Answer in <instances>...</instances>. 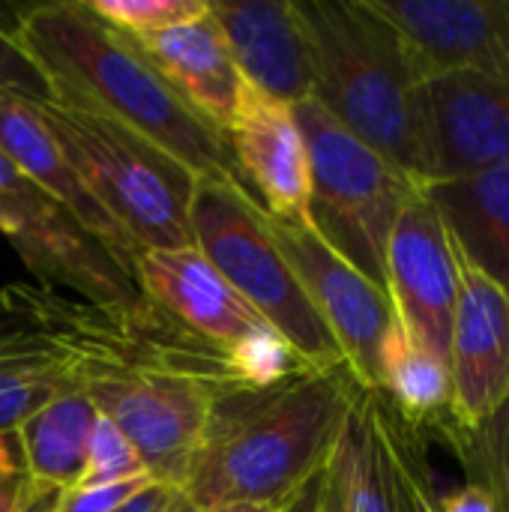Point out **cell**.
I'll use <instances>...</instances> for the list:
<instances>
[{
	"label": "cell",
	"instance_id": "6da1fadb",
	"mask_svg": "<svg viewBox=\"0 0 509 512\" xmlns=\"http://www.w3.org/2000/svg\"><path fill=\"white\" fill-rule=\"evenodd\" d=\"M0 294L57 351L69 381L135 444L147 474L180 489L216 405L246 387L228 357L150 300L99 306L18 282Z\"/></svg>",
	"mask_w": 509,
	"mask_h": 512
},
{
	"label": "cell",
	"instance_id": "7a4b0ae2",
	"mask_svg": "<svg viewBox=\"0 0 509 512\" xmlns=\"http://www.w3.org/2000/svg\"><path fill=\"white\" fill-rule=\"evenodd\" d=\"M12 36L39 66L54 99L120 123L174 156L201 183L246 189L225 132L174 90L138 39L102 21L87 0L27 6Z\"/></svg>",
	"mask_w": 509,
	"mask_h": 512
},
{
	"label": "cell",
	"instance_id": "3957f363",
	"mask_svg": "<svg viewBox=\"0 0 509 512\" xmlns=\"http://www.w3.org/2000/svg\"><path fill=\"white\" fill-rule=\"evenodd\" d=\"M363 390L348 366H327L225 396L177 492L201 512L285 504L327 468Z\"/></svg>",
	"mask_w": 509,
	"mask_h": 512
},
{
	"label": "cell",
	"instance_id": "277c9868",
	"mask_svg": "<svg viewBox=\"0 0 509 512\" xmlns=\"http://www.w3.org/2000/svg\"><path fill=\"white\" fill-rule=\"evenodd\" d=\"M294 9L309 42L312 99L420 186L417 84L423 75L408 42L369 0H294Z\"/></svg>",
	"mask_w": 509,
	"mask_h": 512
},
{
	"label": "cell",
	"instance_id": "5b68a950",
	"mask_svg": "<svg viewBox=\"0 0 509 512\" xmlns=\"http://www.w3.org/2000/svg\"><path fill=\"white\" fill-rule=\"evenodd\" d=\"M36 111L90 198L138 252L195 246L192 201L201 180L186 165L78 105L48 99Z\"/></svg>",
	"mask_w": 509,
	"mask_h": 512
},
{
	"label": "cell",
	"instance_id": "8992f818",
	"mask_svg": "<svg viewBox=\"0 0 509 512\" xmlns=\"http://www.w3.org/2000/svg\"><path fill=\"white\" fill-rule=\"evenodd\" d=\"M294 117L309 153V225L387 291V243L420 186L315 99L297 102Z\"/></svg>",
	"mask_w": 509,
	"mask_h": 512
},
{
	"label": "cell",
	"instance_id": "52a82bcc",
	"mask_svg": "<svg viewBox=\"0 0 509 512\" xmlns=\"http://www.w3.org/2000/svg\"><path fill=\"white\" fill-rule=\"evenodd\" d=\"M192 243L312 369L345 366L336 339L282 255L264 207L246 189L198 183Z\"/></svg>",
	"mask_w": 509,
	"mask_h": 512
},
{
	"label": "cell",
	"instance_id": "ba28073f",
	"mask_svg": "<svg viewBox=\"0 0 509 512\" xmlns=\"http://www.w3.org/2000/svg\"><path fill=\"white\" fill-rule=\"evenodd\" d=\"M0 234L18 252L39 288L60 294L69 291V297L99 306H129L144 300L132 273L3 156Z\"/></svg>",
	"mask_w": 509,
	"mask_h": 512
},
{
	"label": "cell",
	"instance_id": "9c48e42d",
	"mask_svg": "<svg viewBox=\"0 0 509 512\" xmlns=\"http://www.w3.org/2000/svg\"><path fill=\"white\" fill-rule=\"evenodd\" d=\"M267 222L309 303L336 339L345 366L366 390H378L381 348L396 321L387 291L348 264L312 225L273 216Z\"/></svg>",
	"mask_w": 509,
	"mask_h": 512
},
{
	"label": "cell",
	"instance_id": "30bf717a",
	"mask_svg": "<svg viewBox=\"0 0 509 512\" xmlns=\"http://www.w3.org/2000/svg\"><path fill=\"white\" fill-rule=\"evenodd\" d=\"M420 186L474 177L509 165V87L438 72L417 84Z\"/></svg>",
	"mask_w": 509,
	"mask_h": 512
},
{
	"label": "cell",
	"instance_id": "8fae6325",
	"mask_svg": "<svg viewBox=\"0 0 509 512\" xmlns=\"http://www.w3.org/2000/svg\"><path fill=\"white\" fill-rule=\"evenodd\" d=\"M384 267L396 324L414 342L447 360L465 264L441 213L423 189H417L402 207L387 243Z\"/></svg>",
	"mask_w": 509,
	"mask_h": 512
},
{
	"label": "cell",
	"instance_id": "7c38bea8",
	"mask_svg": "<svg viewBox=\"0 0 509 512\" xmlns=\"http://www.w3.org/2000/svg\"><path fill=\"white\" fill-rule=\"evenodd\" d=\"M348 512H435V483L423 435L378 390H363L345 438Z\"/></svg>",
	"mask_w": 509,
	"mask_h": 512
},
{
	"label": "cell",
	"instance_id": "4fadbf2b",
	"mask_svg": "<svg viewBox=\"0 0 509 512\" xmlns=\"http://www.w3.org/2000/svg\"><path fill=\"white\" fill-rule=\"evenodd\" d=\"M408 42L423 78L471 72L509 87V0H369Z\"/></svg>",
	"mask_w": 509,
	"mask_h": 512
},
{
	"label": "cell",
	"instance_id": "5bb4252c",
	"mask_svg": "<svg viewBox=\"0 0 509 512\" xmlns=\"http://www.w3.org/2000/svg\"><path fill=\"white\" fill-rule=\"evenodd\" d=\"M132 279L144 300L225 357L273 330L195 246L141 249Z\"/></svg>",
	"mask_w": 509,
	"mask_h": 512
},
{
	"label": "cell",
	"instance_id": "9a60e30c",
	"mask_svg": "<svg viewBox=\"0 0 509 512\" xmlns=\"http://www.w3.org/2000/svg\"><path fill=\"white\" fill-rule=\"evenodd\" d=\"M225 138L249 195L264 213L279 222L309 225V153L294 108L246 90Z\"/></svg>",
	"mask_w": 509,
	"mask_h": 512
},
{
	"label": "cell",
	"instance_id": "2e32d148",
	"mask_svg": "<svg viewBox=\"0 0 509 512\" xmlns=\"http://www.w3.org/2000/svg\"><path fill=\"white\" fill-rule=\"evenodd\" d=\"M207 3L249 90L291 108L312 99V57L294 0Z\"/></svg>",
	"mask_w": 509,
	"mask_h": 512
},
{
	"label": "cell",
	"instance_id": "e0dca14e",
	"mask_svg": "<svg viewBox=\"0 0 509 512\" xmlns=\"http://www.w3.org/2000/svg\"><path fill=\"white\" fill-rule=\"evenodd\" d=\"M456 426L486 420L509 396V297L486 276L465 267L453 315L450 351Z\"/></svg>",
	"mask_w": 509,
	"mask_h": 512
},
{
	"label": "cell",
	"instance_id": "ac0fdd59",
	"mask_svg": "<svg viewBox=\"0 0 509 512\" xmlns=\"http://www.w3.org/2000/svg\"><path fill=\"white\" fill-rule=\"evenodd\" d=\"M0 156L27 177L36 189L54 198L90 237H96L129 273L138 249L123 237V231L105 216V210L90 198L60 144L42 123L33 102L0 90Z\"/></svg>",
	"mask_w": 509,
	"mask_h": 512
},
{
	"label": "cell",
	"instance_id": "d6986e66",
	"mask_svg": "<svg viewBox=\"0 0 509 512\" xmlns=\"http://www.w3.org/2000/svg\"><path fill=\"white\" fill-rule=\"evenodd\" d=\"M174 90L216 129H228L246 99V81L210 12L138 39Z\"/></svg>",
	"mask_w": 509,
	"mask_h": 512
},
{
	"label": "cell",
	"instance_id": "ffe728a7",
	"mask_svg": "<svg viewBox=\"0 0 509 512\" xmlns=\"http://www.w3.org/2000/svg\"><path fill=\"white\" fill-rule=\"evenodd\" d=\"M420 189L441 213L462 264L509 297V165Z\"/></svg>",
	"mask_w": 509,
	"mask_h": 512
},
{
	"label": "cell",
	"instance_id": "44dd1931",
	"mask_svg": "<svg viewBox=\"0 0 509 512\" xmlns=\"http://www.w3.org/2000/svg\"><path fill=\"white\" fill-rule=\"evenodd\" d=\"M99 411L75 384L33 411L12 435L21 474L39 495H60L78 486L87 462V441Z\"/></svg>",
	"mask_w": 509,
	"mask_h": 512
},
{
	"label": "cell",
	"instance_id": "7402d4cb",
	"mask_svg": "<svg viewBox=\"0 0 509 512\" xmlns=\"http://www.w3.org/2000/svg\"><path fill=\"white\" fill-rule=\"evenodd\" d=\"M66 387L72 381L57 351L0 294V435H15L33 411Z\"/></svg>",
	"mask_w": 509,
	"mask_h": 512
},
{
	"label": "cell",
	"instance_id": "603a6c76",
	"mask_svg": "<svg viewBox=\"0 0 509 512\" xmlns=\"http://www.w3.org/2000/svg\"><path fill=\"white\" fill-rule=\"evenodd\" d=\"M378 393L420 435L438 432L453 411L450 366L435 351L414 342L396 321L381 348Z\"/></svg>",
	"mask_w": 509,
	"mask_h": 512
},
{
	"label": "cell",
	"instance_id": "cb8c5ba5",
	"mask_svg": "<svg viewBox=\"0 0 509 512\" xmlns=\"http://www.w3.org/2000/svg\"><path fill=\"white\" fill-rule=\"evenodd\" d=\"M435 435L453 450L468 483L486 489L498 512H509V396L480 423L456 426L447 420Z\"/></svg>",
	"mask_w": 509,
	"mask_h": 512
},
{
	"label": "cell",
	"instance_id": "d4e9b609",
	"mask_svg": "<svg viewBox=\"0 0 509 512\" xmlns=\"http://www.w3.org/2000/svg\"><path fill=\"white\" fill-rule=\"evenodd\" d=\"M87 6L132 39L153 36L207 12V0H87Z\"/></svg>",
	"mask_w": 509,
	"mask_h": 512
},
{
	"label": "cell",
	"instance_id": "484cf974",
	"mask_svg": "<svg viewBox=\"0 0 509 512\" xmlns=\"http://www.w3.org/2000/svg\"><path fill=\"white\" fill-rule=\"evenodd\" d=\"M138 477H150V474L135 444L108 417L99 414L87 441V462H84V474L78 486H111V483L138 480Z\"/></svg>",
	"mask_w": 509,
	"mask_h": 512
},
{
	"label": "cell",
	"instance_id": "4316f807",
	"mask_svg": "<svg viewBox=\"0 0 509 512\" xmlns=\"http://www.w3.org/2000/svg\"><path fill=\"white\" fill-rule=\"evenodd\" d=\"M0 90L15 93L33 105L54 99L45 75L39 72V66L27 57V51L18 45V39L6 27H0Z\"/></svg>",
	"mask_w": 509,
	"mask_h": 512
},
{
	"label": "cell",
	"instance_id": "83f0119b",
	"mask_svg": "<svg viewBox=\"0 0 509 512\" xmlns=\"http://www.w3.org/2000/svg\"><path fill=\"white\" fill-rule=\"evenodd\" d=\"M156 483L153 477H138V480H123L111 486H75L66 489L54 498L51 512H114L126 501H132L141 489Z\"/></svg>",
	"mask_w": 509,
	"mask_h": 512
},
{
	"label": "cell",
	"instance_id": "f1b7e54d",
	"mask_svg": "<svg viewBox=\"0 0 509 512\" xmlns=\"http://www.w3.org/2000/svg\"><path fill=\"white\" fill-rule=\"evenodd\" d=\"M342 444V441H339ZM318 512H348V486H345V462L336 447L333 459L324 468V483H321V501Z\"/></svg>",
	"mask_w": 509,
	"mask_h": 512
},
{
	"label": "cell",
	"instance_id": "f546056e",
	"mask_svg": "<svg viewBox=\"0 0 509 512\" xmlns=\"http://www.w3.org/2000/svg\"><path fill=\"white\" fill-rule=\"evenodd\" d=\"M435 512H498V504L486 489L465 483L459 489H450L447 495H438Z\"/></svg>",
	"mask_w": 509,
	"mask_h": 512
},
{
	"label": "cell",
	"instance_id": "4dcf8cb0",
	"mask_svg": "<svg viewBox=\"0 0 509 512\" xmlns=\"http://www.w3.org/2000/svg\"><path fill=\"white\" fill-rule=\"evenodd\" d=\"M174 495H177V489H171L165 483H150L147 489H141L132 501H126L114 512H165L168 504L174 501Z\"/></svg>",
	"mask_w": 509,
	"mask_h": 512
},
{
	"label": "cell",
	"instance_id": "1f68e13d",
	"mask_svg": "<svg viewBox=\"0 0 509 512\" xmlns=\"http://www.w3.org/2000/svg\"><path fill=\"white\" fill-rule=\"evenodd\" d=\"M36 495L39 492L30 489V483L24 480V474H18L15 480H9V483L0 486V512H24L33 504Z\"/></svg>",
	"mask_w": 509,
	"mask_h": 512
},
{
	"label": "cell",
	"instance_id": "d6a6232c",
	"mask_svg": "<svg viewBox=\"0 0 509 512\" xmlns=\"http://www.w3.org/2000/svg\"><path fill=\"white\" fill-rule=\"evenodd\" d=\"M321 483H324V471L318 477H312L294 498L285 501L282 512H318V501H321Z\"/></svg>",
	"mask_w": 509,
	"mask_h": 512
},
{
	"label": "cell",
	"instance_id": "836d02e7",
	"mask_svg": "<svg viewBox=\"0 0 509 512\" xmlns=\"http://www.w3.org/2000/svg\"><path fill=\"white\" fill-rule=\"evenodd\" d=\"M18 474H21V462H18V453L12 447V435L9 438L0 435V486L15 480Z\"/></svg>",
	"mask_w": 509,
	"mask_h": 512
},
{
	"label": "cell",
	"instance_id": "e575fe53",
	"mask_svg": "<svg viewBox=\"0 0 509 512\" xmlns=\"http://www.w3.org/2000/svg\"><path fill=\"white\" fill-rule=\"evenodd\" d=\"M285 504H249V501H240V504H219L213 510L204 512H282Z\"/></svg>",
	"mask_w": 509,
	"mask_h": 512
},
{
	"label": "cell",
	"instance_id": "d590c367",
	"mask_svg": "<svg viewBox=\"0 0 509 512\" xmlns=\"http://www.w3.org/2000/svg\"><path fill=\"white\" fill-rule=\"evenodd\" d=\"M54 498H57V495H36V498H33V504H30L24 512H51Z\"/></svg>",
	"mask_w": 509,
	"mask_h": 512
},
{
	"label": "cell",
	"instance_id": "8d00e7d4",
	"mask_svg": "<svg viewBox=\"0 0 509 512\" xmlns=\"http://www.w3.org/2000/svg\"><path fill=\"white\" fill-rule=\"evenodd\" d=\"M165 512H201V510H198V507H192V504H189V501H186V498L177 492V495H174V501L168 504V510Z\"/></svg>",
	"mask_w": 509,
	"mask_h": 512
}]
</instances>
